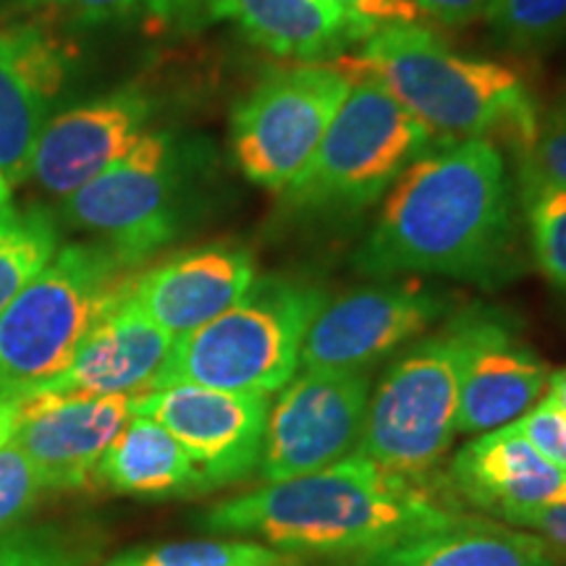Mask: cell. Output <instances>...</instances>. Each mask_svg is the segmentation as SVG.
Listing matches in <instances>:
<instances>
[{"instance_id":"6da1fadb","label":"cell","mask_w":566,"mask_h":566,"mask_svg":"<svg viewBox=\"0 0 566 566\" xmlns=\"http://www.w3.org/2000/svg\"><path fill=\"white\" fill-rule=\"evenodd\" d=\"M365 279L443 275L495 289L520 273L514 184L493 139L449 142L396 179L354 254Z\"/></svg>"},{"instance_id":"7a4b0ae2","label":"cell","mask_w":566,"mask_h":566,"mask_svg":"<svg viewBox=\"0 0 566 566\" xmlns=\"http://www.w3.org/2000/svg\"><path fill=\"white\" fill-rule=\"evenodd\" d=\"M349 454L342 462L218 501L195 516L200 533L247 537L292 558L370 562L459 512L428 483Z\"/></svg>"},{"instance_id":"3957f363","label":"cell","mask_w":566,"mask_h":566,"mask_svg":"<svg viewBox=\"0 0 566 566\" xmlns=\"http://www.w3.org/2000/svg\"><path fill=\"white\" fill-rule=\"evenodd\" d=\"M331 66L349 82H378L433 139H504L525 155L541 129L527 82L512 66L451 51L420 24L380 27L363 51Z\"/></svg>"},{"instance_id":"277c9868","label":"cell","mask_w":566,"mask_h":566,"mask_svg":"<svg viewBox=\"0 0 566 566\" xmlns=\"http://www.w3.org/2000/svg\"><path fill=\"white\" fill-rule=\"evenodd\" d=\"M325 302L328 292L302 275H258L233 307L174 338L150 388L279 394L300 370L304 338Z\"/></svg>"},{"instance_id":"5b68a950","label":"cell","mask_w":566,"mask_h":566,"mask_svg":"<svg viewBox=\"0 0 566 566\" xmlns=\"http://www.w3.org/2000/svg\"><path fill=\"white\" fill-rule=\"evenodd\" d=\"M139 271L97 239L59 247L0 315V401L59 375Z\"/></svg>"},{"instance_id":"8992f818","label":"cell","mask_w":566,"mask_h":566,"mask_svg":"<svg viewBox=\"0 0 566 566\" xmlns=\"http://www.w3.org/2000/svg\"><path fill=\"white\" fill-rule=\"evenodd\" d=\"M430 142L433 134L391 92L373 80H352L313 160L281 192L283 205L300 216H357L384 200Z\"/></svg>"},{"instance_id":"52a82bcc","label":"cell","mask_w":566,"mask_h":566,"mask_svg":"<svg viewBox=\"0 0 566 566\" xmlns=\"http://www.w3.org/2000/svg\"><path fill=\"white\" fill-rule=\"evenodd\" d=\"M459 367L462 321L454 315L386 367L373 386L354 454L405 475H430L459 433Z\"/></svg>"},{"instance_id":"ba28073f","label":"cell","mask_w":566,"mask_h":566,"mask_svg":"<svg viewBox=\"0 0 566 566\" xmlns=\"http://www.w3.org/2000/svg\"><path fill=\"white\" fill-rule=\"evenodd\" d=\"M189 163L174 134L147 132L124 158L63 197L59 216L134 265L184 231L189 216Z\"/></svg>"},{"instance_id":"9c48e42d","label":"cell","mask_w":566,"mask_h":566,"mask_svg":"<svg viewBox=\"0 0 566 566\" xmlns=\"http://www.w3.org/2000/svg\"><path fill=\"white\" fill-rule=\"evenodd\" d=\"M349 92L331 63L273 71L231 116V155L258 187L283 192L300 176Z\"/></svg>"},{"instance_id":"30bf717a","label":"cell","mask_w":566,"mask_h":566,"mask_svg":"<svg viewBox=\"0 0 566 566\" xmlns=\"http://www.w3.org/2000/svg\"><path fill=\"white\" fill-rule=\"evenodd\" d=\"M373 394L370 373L302 370L279 391L265 422L258 478L281 483L357 451Z\"/></svg>"},{"instance_id":"8fae6325","label":"cell","mask_w":566,"mask_h":566,"mask_svg":"<svg viewBox=\"0 0 566 566\" xmlns=\"http://www.w3.org/2000/svg\"><path fill=\"white\" fill-rule=\"evenodd\" d=\"M449 313V296L420 279H380L323 304L302 346V370L370 373Z\"/></svg>"},{"instance_id":"7c38bea8","label":"cell","mask_w":566,"mask_h":566,"mask_svg":"<svg viewBox=\"0 0 566 566\" xmlns=\"http://www.w3.org/2000/svg\"><path fill=\"white\" fill-rule=\"evenodd\" d=\"M129 409L160 422L189 451L210 493L258 475L271 396L166 386L134 394Z\"/></svg>"},{"instance_id":"4fadbf2b","label":"cell","mask_w":566,"mask_h":566,"mask_svg":"<svg viewBox=\"0 0 566 566\" xmlns=\"http://www.w3.org/2000/svg\"><path fill=\"white\" fill-rule=\"evenodd\" d=\"M462 321L457 430L480 436L504 428L541 399L548 367L504 310L470 307Z\"/></svg>"},{"instance_id":"5bb4252c","label":"cell","mask_w":566,"mask_h":566,"mask_svg":"<svg viewBox=\"0 0 566 566\" xmlns=\"http://www.w3.org/2000/svg\"><path fill=\"white\" fill-rule=\"evenodd\" d=\"M153 101L139 87H124L53 116L42 129L30 163L34 179L53 197H69L145 137Z\"/></svg>"},{"instance_id":"9a60e30c","label":"cell","mask_w":566,"mask_h":566,"mask_svg":"<svg viewBox=\"0 0 566 566\" xmlns=\"http://www.w3.org/2000/svg\"><path fill=\"white\" fill-rule=\"evenodd\" d=\"M21 401L11 441L24 451L45 493H82L95 483L105 449L132 415V396H34Z\"/></svg>"},{"instance_id":"2e32d148","label":"cell","mask_w":566,"mask_h":566,"mask_svg":"<svg viewBox=\"0 0 566 566\" xmlns=\"http://www.w3.org/2000/svg\"><path fill=\"white\" fill-rule=\"evenodd\" d=\"M66 42L42 24L0 30V179H30V163L53 103L71 74Z\"/></svg>"},{"instance_id":"e0dca14e","label":"cell","mask_w":566,"mask_h":566,"mask_svg":"<svg viewBox=\"0 0 566 566\" xmlns=\"http://www.w3.org/2000/svg\"><path fill=\"white\" fill-rule=\"evenodd\" d=\"M254 279L258 268L247 247L210 242L139 271L132 300L166 334L179 338L233 307Z\"/></svg>"},{"instance_id":"ac0fdd59","label":"cell","mask_w":566,"mask_h":566,"mask_svg":"<svg viewBox=\"0 0 566 566\" xmlns=\"http://www.w3.org/2000/svg\"><path fill=\"white\" fill-rule=\"evenodd\" d=\"M171 346L174 336L142 313L129 292L92 325L71 363L59 375L30 388L19 399H34V396L95 399V396L142 394L150 388Z\"/></svg>"},{"instance_id":"d6986e66","label":"cell","mask_w":566,"mask_h":566,"mask_svg":"<svg viewBox=\"0 0 566 566\" xmlns=\"http://www.w3.org/2000/svg\"><path fill=\"white\" fill-rule=\"evenodd\" d=\"M446 483L499 522L525 509L566 501V472L516 433L512 422L464 443L451 459Z\"/></svg>"},{"instance_id":"ffe728a7","label":"cell","mask_w":566,"mask_h":566,"mask_svg":"<svg viewBox=\"0 0 566 566\" xmlns=\"http://www.w3.org/2000/svg\"><path fill=\"white\" fill-rule=\"evenodd\" d=\"M212 13L229 19L279 59L317 63L349 53L375 32L334 0H210Z\"/></svg>"},{"instance_id":"44dd1931","label":"cell","mask_w":566,"mask_h":566,"mask_svg":"<svg viewBox=\"0 0 566 566\" xmlns=\"http://www.w3.org/2000/svg\"><path fill=\"white\" fill-rule=\"evenodd\" d=\"M97 491L171 501L210 493L189 451L145 415H129L95 470Z\"/></svg>"},{"instance_id":"7402d4cb","label":"cell","mask_w":566,"mask_h":566,"mask_svg":"<svg viewBox=\"0 0 566 566\" xmlns=\"http://www.w3.org/2000/svg\"><path fill=\"white\" fill-rule=\"evenodd\" d=\"M363 566H564L543 537L506 522L454 516L401 541Z\"/></svg>"},{"instance_id":"603a6c76","label":"cell","mask_w":566,"mask_h":566,"mask_svg":"<svg viewBox=\"0 0 566 566\" xmlns=\"http://www.w3.org/2000/svg\"><path fill=\"white\" fill-rule=\"evenodd\" d=\"M108 533L95 522H24L0 533V566H97Z\"/></svg>"},{"instance_id":"cb8c5ba5","label":"cell","mask_w":566,"mask_h":566,"mask_svg":"<svg viewBox=\"0 0 566 566\" xmlns=\"http://www.w3.org/2000/svg\"><path fill=\"white\" fill-rule=\"evenodd\" d=\"M59 223L48 210H0V315L59 250Z\"/></svg>"},{"instance_id":"d4e9b609","label":"cell","mask_w":566,"mask_h":566,"mask_svg":"<svg viewBox=\"0 0 566 566\" xmlns=\"http://www.w3.org/2000/svg\"><path fill=\"white\" fill-rule=\"evenodd\" d=\"M289 562L294 558L247 537H208L129 548L97 566H286Z\"/></svg>"},{"instance_id":"484cf974","label":"cell","mask_w":566,"mask_h":566,"mask_svg":"<svg viewBox=\"0 0 566 566\" xmlns=\"http://www.w3.org/2000/svg\"><path fill=\"white\" fill-rule=\"evenodd\" d=\"M535 265L558 289H566V187L522 192Z\"/></svg>"},{"instance_id":"4316f807","label":"cell","mask_w":566,"mask_h":566,"mask_svg":"<svg viewBox=\"0 0 566 566\" xmlns=\"http://www.w3.org/2000/svg\"><path fill=\"white\" fill-rule=\"evenodd\" d=\"M483 17L504 45L533 51L566 32V0H491Z\"/></svg>"},{"instance_id":"83f0119b","label":"cell","mask_w":566,"mask_h":566,"mask_svg":"<svg viewBox=\"0 0 566 566\" xmlns=\"http://www.w3.org/2000/svg\"><path fill=\"white\" fill-rule=\"evenodd\" d=\"M45 485L17 443L0 449V533L24 525L42 504Z\"/></svg>"},{"instance_id":"f1b7e54d","label":"cell","mask_w":566,"mask_h":566,"mask_svg":"<svg viewBox=\"0 0 566 566\" xmlns=\"http://www.w3.org/2000/svg\"><path fill=\"white\" fill-rule=\"evenodd\" d=\"M535 187H566V101L541 124L525 153L522 192Z\"/></svg>"},{"instance_id":"f546056e","label":"cell","mask_w":566,"mask_h":566,"mask_svg":"<svg viewBox=\"0 0 566 566\" xmlns=\"http://www.w3.org/2000/svg\"><path fill=\"white\" fill-rule=\"evenodd\" d=\"M512 424L516 433L533 443L548 462L566 472V415L562 409L543 399L541 405L530 407L525 415L516 417Z\"/></svg>"},{"instance_id":"4dcf8cb0","label":"cell","mask_w":566,"mask_h":566,"mask_svg":"<svg viewBox=\"0 0 566 566\" xmlns=\"http://www.w3.org/2000/svg\"><path fill=\"white\" fill-rule=\"evenodd\" d=\"M66 9L84 24L132 19V17H168L176 9V0H42Z\"/></svg>"},{"instance_id":"1f68e13d","label":"cell","mask_w":566,"mask_h":566,"mask_svg":"<svg viewBox=\"0 0 566 566\" xmlns=\"http://www.w3.org/2000/svg\"><path fill=\"white\" fill-rule=\"evenodd\" d=\"M334 3L352 17L367 21L375 30L391 24H420L422 19L415 0H334Z\"/></svg>"},{"instance_id":"d6a6232c","label":"cell","mask_w":566,"mask_h":566,"mask_svg":"<svg viewBox=\"0 0 566 566\" xmlns=\"http://www.w3.org/2000/svg\"><path fill=\"white\" fill-rule=\"evenodd\" d=\"M504 522L506 525L530 530V533L543 537V541L566 554V501H562V504L525 509V512L506 516Z\"/></svg>"},{"instance_id":"836d02e7","label":"cell","mask_w":566,"mask_h":566,"mask_svg":"<svg viewBox=\"0 0 566 566\" xmlns=\"http://www.w3.org/2000/svg\"><path fill=\"white\" fill-rule=\"evenodd\" d=\"M417 9L449 27H462L480 19L491 0H415Z\"/></svg>"},{"instance_id":"e575fe53","label":"cell","mask_w":566,"mask_h":566,"mask_svg":"<svg viewBox=\"0 0 566 566\" xmlns=\"http://www.w3.org/2000/svg\"><path fill=\"white\" fill-rule=\"evenodd\" d=\"M21 420V401H0V449L11 441L13 433H17Z\"/></svg>"},{"instance_id":"d590c367","label":"cell","mask_w":566,"mask_h":566,"mask_svg":"<svg viewBox=\"0 0 566 566\" xmlns=\"http://www.w3.org/2000/svg\"><path fill=\"white\" fill-rule=\"evenodd\" d=\"M546 388H548L546 399L566 415V367H564V370H556V373L548 375V386Z\"/></svg>"},{"instance_id":"8d00e7d4","label":"cell","mask_w":566,"mask_h":566,"mask_svg":"<svg viewBox=\"0 0 566 566\" xmlns=\"http://www.w3.org/2000/svg\"><path fill=\"white\" fill-rule=\"evenodd\" d=\"M9 202H11V187L0 179V210H3Z\"/></svg>"},{"instance_id":"74e56055","label":"cell","mask_w":566,"mask_h":566,"mask_svg":"<svg viewBox=\"0 0 566 566\" xmlns=\"http://www.w3.org/2000/svg\"><path fill=\"white\" fill-rule=\"evenodd\" d=\"M286 566H307L304 562H300V558H294V562H289Z\"/></svg>"},{"instance_id":"f35d334b","label":"cell","mask_w":566,"mask_h":566,"mask_svg":"<svg viewBox=\"0 0 566 566\" xmlns=\"http://www.w3.org/2000/svg\"><path fill=\"white\" fill-rule=\"evenodd\" d=\"M40 3H42V0H40Z\"/></svg>"}]
</instances>
